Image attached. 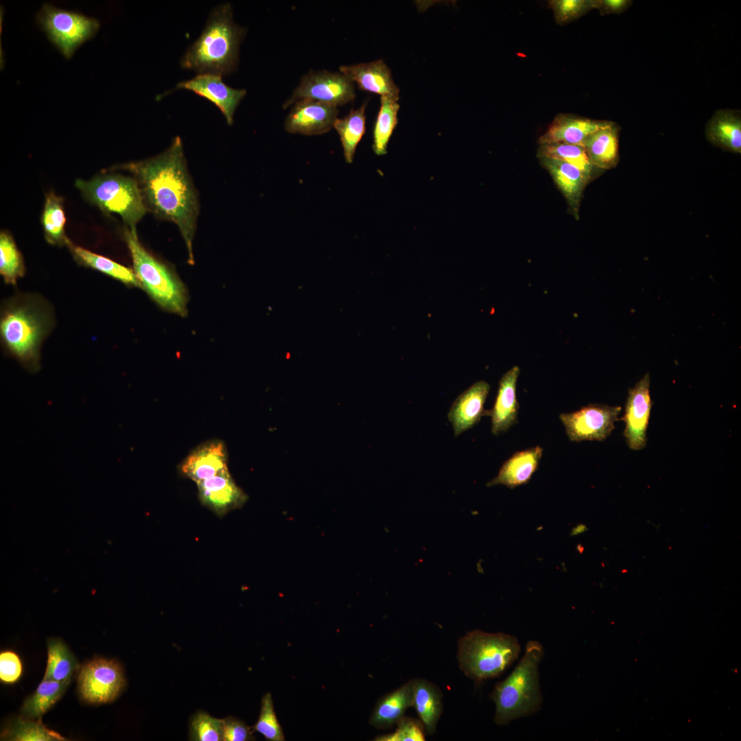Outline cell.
<instances>
[{
    "label": "cell",
    "instance_id": "4",
    "mask_svg": "<svg viewBox=\"0 0 741 741\" xmlns=\"http://www.w3.org/2000/svg\"><path fill=\"white\" fill-rule=\"evenodd\" d=\"M457 645L460 669L477 684L499 676L518 658L521 651L516 637L478 629L467 633Z\"/></svg>",
    "mask_w": 741,
    "mask_h": 741
},
{
    "label": "cell",
    "instance_id": "6",
    "mask_svg": "<svg viewBox=\"0 0 741 741\" xmlns=\"http://www.w3.org/2000/svg\"><path fill=\"white\" fill-rule=\"evenodd\" d=\"M47 327L46 314L30 302L14 303L1 314L0 333L3 344L30 369L38 366L39 346Z\"/></svg>",
    "mask_w": 741,
    "mask_h": 741
},
{
    "label": "cell",
    "instance_id": "42",
    "mask_svg": "<svg viewBox=\"0 0 741 741\" xmlns=\"http://www.w3.org/2000/svg\"><path fill=\"white\" fill-rule=\"evenodd\" d=\"M601 3L603 5L604 8H605L607 10H611V11H616V10H620V9H621V8H622L624 7V5L626 3V1H624V0H604V1H602Z\"/></svg>",
    "mask_w": 741,
    "mask_h": 741
},
{
    "label": "cell",
    "instance_id": "38",
    "mask_svg": "<svg viewBox=\"0 0 741 741\" xmlns=\"http://www.w3.org/2000/svg\"><path fill=\"white\" fill-rule=\"evenodd\" d=\"M555 21L563 25L579 18L596 3L586 0H551L548 1Z\"/></svg>",
    "mask_w": 741,
    "mask_h": 741
},
{
    "label": "cell",
    "instance_id": "1",
    "mask_svg": "<svg viewBox=\"0 0 741 741\" xmlns=\"http://www.w3.org/2000/svg\"><path fill=\"white\" fill-rule=\"evenodd\" d=\"M126 167L135 175L145 205L158 218L177 226L189 261L193 263L192 245L199 206L180 137H176L160 154Z\"/></svg>",
    "mask_w": 741,
    "mask_h": 741
},
{
    "label": "cell",
    "instance_id": "18",
    "mask_svg": "<svg viewBox=\"0 0 741 741\" xmlns=\"http://www.w3.org/2000/svg\"><path fill=\"white\" fill-rule=\"evenodd\" d=\"M490 385L479 381L460 394L454 401L447 414L455 436L476 425L484 416V405Z\"/></svg>",
    "mask_w": 741,
    "mask_h": 741
},
{
    "label": "cell",
    "instance_id": "17",
    "mask_svg": "<svg viewBox=\"0 0 741 741\" xmlns=\"http://www.w3.org/2000/svg\"><path fill=\"white\" fill-rule=\"evenodd\" d=\"M612 123L598 121L572 114L557 115L547 130L540 137L539 144L565 143L583 145L585 139Z\"/></svg>",
    "mask_w": 741,
    "mask_h": 741
},
{
    "label": "cell",
    "instance_id": "13",
    "mask_svg": "<svg viewBox=\"0 0 741 741\" xmlns=\"http://www.w3.org/2000/svg\"><path fill=\"white\" fill-rule=\"evenodd\" d=\"M650 377L645 375L635 386L630 388L622 419L626 424L624 436L628 447L640 450L646 445V430L651 410Z\"/></svg>",
    "mask_w": 741,
    "mask_h": 741
},
{
    "label": "cell",
    "instance_id": "21",
    "mask_svg": "<svg viewBox=\"0 0 741 741\" xmlns=\"http://www.w3.org/2000/svg\"><path fill=\"white\" fill-rule=\"evenodd\" d=\"M542 454L540 446L515 452L504 462L497 475L487 486L503 484L514 489L527 484L537 469Z\"/></svg>",
    "mask_w": 741,
    "mask_h": 741
},
{
    "label": "cell",
    "instance_id": "37",
    "mask_svg": "<svg viewBox=\"0 0 741 741\" xmlns=\"http://www.w3.org/2000/svg\"><path fill=\"white\" fill-rule=\"evenodd\" d=\"M190 740L196 741L223 740V719L199 711L193 717L190 726Z\"/></svg>",
    "mask_w": 741,
    "mask_h": 741
},
{
    "label": "cell",
    "instance_id": "35",
    "mask_svg": "<svg viewBox=\"0 0 741 741\" xmlns=\"http://www.w3.org/2000/svg\"><path fill=\"white\" fill-rule=\"evenodd\" d=\"M711 135L718 142L730 150H741V124L738 119L729 115L717 117L711 127Z\"/></svg>",
    "mask_w": 741,
    "mask_h": 741
},
{
    "label": "cell",
    "instance_id": "40",
    "mask_svg": "<svg viewBox=\"0 0 741 741\" xmlns=\"http://www.w3.org/2000/svg\"><path fill=\"white\" fill-rule=\"evenodd\" d=\"M22 674V663L19 657L13 651L6 650L0 654V679L6 684L16 682Z\"/></svg>",
    "mask_w": 741,
    "mask_h": 741
},
{
    "label": "cell",
    "instance_id": "33",
    "mask_svg": "<svg viewBox=\"0 0 741 741\" xmlns=\"http://www.w3.org/2000/svg\"><path fill=\"white\" fill-rule=\"evenodd\" d=\"M538 156H543L563 161L578 169L588 179L592 168L583 146L565 143L540 144Z\"/></svg>",
    "mask_w": 741,
    "mask_h": 741
},
{
    "label": "cell",
    "instance_id": "27",
    "mask_svg": "<svg viewBox=\"0 0 741 741\" xmlns=\"http://www.w3.org/2000/svg\"><path fill=\"white\" fill-rule=\"evenodd\" d=\"M69 682L43 679L23 704L21 712L31 720L40 719L63 695Z\"/></svg>",
    "mask_w": 741,
    "mask_h": 741
},
{
    "label": "cell",
    "instance_id": "20",
    "mask_svg": "<svg viewBox=\"0 0 741 741\" xmlns=\"http://www.w3.org/2000/svg\"><path fill=\"white\" fill-rule=\"evenodd\" d=\"M519 374V368L515 366L502 377L493 407L484 410V416L491 418V432L494 435L506 432L517 422L519 406L516 386Z\"/></svg>",
    "mask_w": 741,
    "mask_h": 741
},
{
    "label": "cell",
    "instance_id": "32",
    "mask_svg": "<svg viewBox=\"0 0 741 741\" xmlns=\"http://www.w3.org/2000/svg\"><path fill=\"white\" fill-rule=\"evenodd\" d=\"M65 215L61 198L53 192L46 196L42 224L46 239L53 244H69L64 234Z\"/></svg>",
    "mask_w": 741,
    "mask_h": 741
},
{
    "label": "cell",
    "instance_id": "26",
    "mask_svg": "<svg viewBox=\"0 0 741 741\" xmlns=\"http://www.w3.org/2000/svg\"><path fill=\"white\" fill-rule=\"evenodd\" d=\"M368 102L357 109H351L343 118H337L333 128L340 137L344 156L347 163L353 161L357 146L366 131L365 109Z\"/></svg>",
    "mask_w": 741,
    "mask_h": 741
},
{
    "label": "cell",
    "instance_id": "34",
    "mask_svg": "<svg viewBox=\"0 0 741 741\" xmlns=\"http://www.w3.org/2000/svg\"><path fill=\"white\" fill-rule=\"evenodd\" d=\"M24 264L20 252L8 233L0 234V274L7 283L15 284L24 274Z\"/></svg>",
    "mask_w": 741,
    "mask_h": 741
},
{
    "label": "cell",
    "instance_id": "11",
    "mask_svg": "<svg viewBox=\"0 0 741 741\" xmlns=\"http://www.w3.org/2000/svg\"><path fill=\"white\" fill-rule=\"evenodd\" d=\"M620 411V406L589 404L573 412L561 413L559 418L571 441H601L615 428Z\"/></svg>",
    "mask_w": 741,
    "mask_h": 741
},
{
    "label": "cell",
    "instance_id": "24",
    "mask_svg": "<svg viewBox=\"0 0 741 741\" xmlns=\"http://www.w3.org/2000/svg\"><path fill=\"white\" fill-rule=\"evenodd\" d=\"M412 706L414 707L425 731L432 735L443 711V695L440 690L425 679H413Z\"/></svg>",
    "mask_w": 741,
    "mask_h": 741
},
{
    "label": "cell",
    "instance_id": "3",
    "mask_svg": "<svg viewBox=\"0 0 741 741\" xmlns=\"http://www.w3.org/2000/svg\"><path fill=\"white\" fill-rule=\"evenodd\" d=\"M543 656L544 649L539 642H528L525 653L513 672L496 684L490 694L495 705L496 724L506 725L540 710L542 695L539 665Z\"/></svg>",
    "mask_w": 741,
    "mask_h": 741
},
{
    "label": "cell",
    "instance_id": "22",
    "mask_svg": "<svg viewBox=\"0 0 741 741\" xmlns=\"http://www.w3.org/2000/svg\"><path fill=\"white\" fill-rule=\"evenodd\" d=\"M414 679L395 690L383 696L376 703L369 722L379 729H388L396 725L403 716L408 707L412 706Z\"/></svg>",
    "mask_w": 741,
    "mask_h": 741
},
{
    "label": "cell",
    "instance_id": "12",
    "mask_svg": "<svg viewBox=\"0 0 741 741\" xmlns=\"http://www.w3.org/2000/svg\"><path fill=\"white\" fill-rule=\"evenodd\" d=\"M287 115V132L304 135H320L331 130L339 113L338 107L311 99L295 102Z\"/></svg>",
    "mask_w": 741,
    "mask_h": 741
},
{
    "label": "cell",
    "instance_id": "16",
    "mask_svg": "<svg viewBox=\"0 0 741 741\" xmlns=\"http://www.w3.org/2000/svg\"><path fill=\"white\" fill-rule=\"evenodd\" d=\"M201 502L218 515L240 506L245 495L234 482L228 469L196 483Z\"/></svg>",
    "mask_w": 741,
    "mask_h": 741
},
{
    "label": "cell",
    "instance_id": "28",
    "mask_svg": "<svg viewBox=\"0 0 741 741\" xmlns=\"http://www.w3.org/2000/svg\"><path fill=\"white\" fill-rule=\"evenodd\" d=\"M78 667L75 657L60 639L48 641L47 662L43 679L69 682Z\"/></svg>",
    "mask_w": 741,
    "mask_h": 741
},
{
    "label": "cell",
    "instance_id": "15",
    "mask_svg": "<svg viewBox=\"0 0 741 741\" xmlns=\"http://www.w3.org/2000/svg\"><path fill=\"white\" fill-rule=\"evenodd\" d=\"M339 71L356 83L361 90L396 101L399 99V89L393 80L390 68L381 59L368 63L341 65Z\"/></svg>",
    "mask_w": 741,
    "mask_h": 741
},
{
    "label": "cell",
    "instance_id": "10",
    "mask_svg": "<svg viewBox=\"0 0 741 741\" xmlns=\"http://www.w3.org/2000/svg\"><path fill=\"white\" fill-rule=\"evenodd\" d=\"M126 684L122 668L114 660L95 658L80 669L78 688L81 698L91 704L113 701Z\"/></svg>",
    "mask_w": 741,
    "mask_h": 741
},
{
    "label": "cell",
    "instance_id": "25",
    "mask_svg": "<svg viewBox=\"0 0 741 741\" xmlns=\"http://www.w3.org/2000/svg\"><path fill=\"white\" fill-rule=\"evenodd\" d=\"M583 146L593 167H611L616 162L618 154V134L613 124L591 134Z\"/></svg>",
    "mask_w": 741,
    "mask_h": 741
},
{
    "label": "cell",
    "instance_id": "31",
    "mask_svg": "<svg viewBox=\"0 0 741 741\" xmlns=\"http://www.w3.org/2000/svg\"><path fill=\"white\" fill-rule=\"evenodd\" d=\"M1 740L15 741L64 740L58 733L47 729L41 722L21 717L14 720L1 735Z\"/></svg>",
    "mask_w": 741,
    "mask_h": 741
},
{
    "label": "cell",
    "instance_id": "29",
    "mask_svg": "<svg viewBox=\"0 0 741 741\" xmlns=\"http://www.w3.org/2000/svg\"><path fill=\"white\" fill-rule=\"evenodd\" d=\"M399 108L397 101L387 96H381L380 108L373 128L372 145L373 152L378 156L387 153L389 140L398 123Z\"/></svg>",
    "mask_w": 741,
    "mask_h": 741
},
{
    "label": "cell",
    "instance_id": "19",
    "mask_svg": "<svg viewBox=\"0 0 741 741\" xmlns=\"http://www.w3.org/2000/svg\"><path fill=\"white\" fill-rule=\"evenodd\" d=\"M180 469L185 476L196 483L228 470L224 443L215 440L198 446L185 458Z\"/></svg>",
    "mask_w": 741,
    "mask_h": 741
},
{
    "label": "cell",
    "instance_id": "41",
    "mask_svg": "<svg viewBox=\"0 0 741 741\" xmlns=\"http://www.w3.org/2000/svg\"><path fill=\"white\" fill-rule=\"evenodd\" d=\"M253 730L243 721L228 716L223 719L224 741H248L255 740Z\"/></svg>",
    "mask_w": 741,
    "mask_h": 741
},
{
    "label": "cell",
    "instance_id": "2",
    "mask_svg": "<svg viewBox=\"0 0 741 741\" xmlns=\"http://www.w3.org/2000/svg\"><path fill=\"white\" fill-rule=\"evenodd\" d=\"M244 27L233 20L230 3L214 8L200 36L186 49L180 60L181 67L198 73L224 75L238 65L240 44Z\"/></svg>",
    "mask_w": 741,
    "mask_h": 741
},
{
    "label": "cell",
    "instance_id": "30",
    "mask_svg": "<svg viewBox=\"0 0 741 741\" xmlns=\"http://www.w3.org/2000/svg\"><path fill=\"white\" fill-rule=\"evenodd\" d=\"M68 244L75 257L84 265L124 283L134 286L140 285L134 272L131 269L83 248L73 246L71 243Z\"/></svg>",
    "mask_w": 741,
    "mask_h": 741
},
{
    "label": "cell",
    "instance_id": "8",
    "mask_svg": "<svg viewBox=\"0 0 741 741\" xmlns=\"http://www.w3.org/2000/svg\"><path fill=\"white\" fill-rule=\"evenodd\" d=\"M36 21L49 40L66 58L98 31L100 23L95 18L66 10L45 3L36 14Z\"/></svg>",
    "mask_w": 741,
    "mask_h": 741
},
{
    "label": "cell",
    "instance_id": "5",
    "mask_svg": "<svg viewBox=\"0 0 741 741\" xmlns=\"http://www.w3.org/2000/svg\"><path fill=\"white\" fill-rule=\"evenodd\" d=\"M124 237L140 286L161 307L184 316L187 311V296L180 280L167 266L143 248L136 228H126Z\"/></svg>",
    "mask_w": 741,
    "mask_h": 741
},
{
    "label": "cell",
    "instance_id": "9",
    "mask_svg": "<svg viewBox=\"0 0 741 741\" xmlns=\"http://www.w3.org/2000/svg\"><path fill=\"white\" fill-rule=\"evenodd\" d=\"M354 82L341 72L310 70L303 75L298 85L283 102L286 109L303 99H311L337 107L354 100Z\"/></svg>",
    "mask_w": 741,
    "mask_h": 741
},
{
    "label": "cell",
    "instance_id": "36",
    "mask_svg": "<svg viewBox=\"0 0 741 741\" xmlns=\"http://www.w3.org/2000/svg\"><path fill=\"white\" fill-rule=\"evenodd\" d=\"M253 731H257L268 741H283L285 737L274 709L273 701L270 693H266L262 698L259 718L252 727Z\"/></svg>",
    "mask_w": 741,
    "mask_h": 741
},
{
    "label": "cell",
    "instance_id": "39",
    "mask_svg": "<svg viewBox=\"0 0 741 741\" xmlns=\"http://www.w3.org/2000/svg\"><path fill=\"white\" fill-rule=\"evenodd\" d=\"M395 731L391 733L376 737V741H424L425 727L421 720L403 716L397 724Z\"/></svg>",
    "mask_w": 741,
    "mask_h": 741
},
{
    "label": "cell",
    "instance_id": "23",
    "mask_svg": "<svg viewBox=\"0 0 741 741\" xmlns=\"http://www.w3.org/2000/svg\"><path fill=\"white\" fill-rule=\"evenodd\" d=\"M558 188L576 213L583 190L589 179L577 168L563 161L538 156Z\"/></svg>",
    "mask_w": 741,
    "mask_h": 741
},
{
    "label": "cell",
    "instance_id": "14",
    "mask_svg": "<svg viewBox=\"0 0 741 741\" xmlns=\"http://www.w3.org/2000/svg\"><path fill=\"white\" fill-rule=\"evenodd\" d=\"M176 89L191 91L214 104L228 125L233 124L235 110L246 94V89L232 88L224 82L222 75L213 73H198L179 82Z\"/></svg>",
    "mask_w": 741,
    "mask_h": 741
},
{
    "label": "cell",
    "instance_id": "7",
    "mask_svg": "<svg viewBox=\"0 0 741 741\" xmlns=\"http://www.w3.org/2000/svg\"><path fill=\"white\" fill-rule=\"evenodd\" d=\"M75 186L104 211L119 214L130 228H136L147 211L139 184L130 177L104 175L91 180H78Z\"/></svg>",
    "mask_w": 741,
    "mask_h": 741
}]
</instances>
